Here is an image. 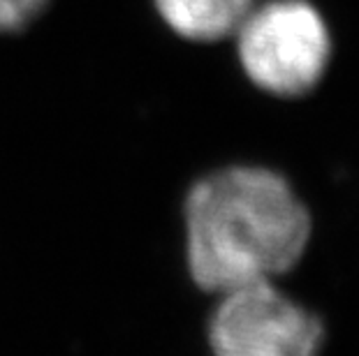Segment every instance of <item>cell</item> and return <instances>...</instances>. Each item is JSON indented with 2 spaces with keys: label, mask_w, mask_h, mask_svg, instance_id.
Wrapping results in <instances>:
<instances>
[{
  "label": "cell",
  "mask_w": 359,
  "mask_h": 356,
  "mask_svg": "<svg viewBox=\"0 0 359 356\" xmlns=\"http://www.w3.org/2000/svg\"><path fill=\"white\" fill-rule=\"evenodd\" d=\"M183 220L190 276L216 294L292 271L313 232L290 180L255 164L206 173L186 194Z\"/></svg>",
  "instance_id": "obj_1"
},
{
  "label": "cell",
  "mask_w": 359,
  "mask_h": 356,
  "mask_svg": "<svg viewBox=\"0 0 359 356\" xmlns=\"http://www.w3.org/2000/svg\"><path fill=\"white\" fill-rule=\"evenodd\" d=\"M234 37L241 70L259 90L276 97L311 93L332 60L330 26L309 0L255 3Z\"/></svg>",
  "instance_id": "obj_2"
},
{
  "label": "cell",
  "mask_w": 359,
  "mask_h": 356,
  "mask_svg": "<svg viewBox=\"0 0 359 356\" xmlns=\"http://www.w3.org/2000/svg\"><path fill=\"white\" fill-rule=\"evenodd\" d=\"M325 336L323 320L271 280L223 292L209 322L213 356H318Z\"/></svg>",
  "instance_id": "obj_3"
},
{
  "label": "cell",
  "mask_w": 359,
  "mask_h": 356,
  "mask_svg": "<svg viewBox=\"0 0 359 356\" xmlns=\"http://www.w3.org/2000/svg\"><path fill=\"white\" fill-rule=\"evenodd\" d=\"M174 33L193 42H218L236 33L255 0H154Z\"/></svg>",
  "instance_id": "obj_4"
},
{
  "label": "cell",
  "mask_w": 359,
  "mask_h": 356,
  "mask_svg": "<svg viewBox=\"0 0 359 356\" xmlns=\"http://www.w3.org/2000/svg\"><path fill=\"white\" fill-rule=\"evenodd\" d=\"M47 0H0V33L28 26L44 10Z\"/></svg>",
  "instance_id": "obj_5"
}]
</instances>
